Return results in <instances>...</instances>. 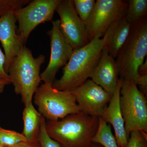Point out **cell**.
Here are the masks:
<instances>
[{"label": "cell", "instance_id": "8", "mask_svg": "<svg viewBox=\"0 0 147 147\" xmlns=\"http://www.w3.org/2000/svg\"><path fill=\"white\" fill-rule=\"evenodd\" d=\"M127 5V1L97 0L85 25L89 42L94 38L103 37L111 24L126 13Z\"/></svg>", "mask_w": 147, "mask_h": 147}, {"label": "cell", "instance_id": "9", "mask_svg": "<svg viewBox=\"0 0 147 147\" xmlns=\"http://www.w3.org/2000/svg\"><path fill=\"white\" fill-rule=\"evenodd\" d=\"M56 11L60 18V26L63 35L73 50L88 44L86 26L76 12L73 0H61Z\"/></svg>", "mask_w": 147, "mask_h": 147}, {"label": "cell", "instance_id": "14", "mask_svg": "<svg viewBox=\"0 0 147 147\" xmlns=\"http://www.w3.org/2000/svg\"><path fill=\"white\" fill-rule=\"evenodd\" d=\"M123 82V79L119 78L115 91L101 117L106 123L113 126L119 147L126 146L128 140L120 107V91Z\"/></svg>", "mask_w": 147, "mask_h": 147}, {"label": "cell", "instance_id": "20", "mask_svg": "<svg viewBox=\"0 0 147 147\" xmlns=\"http://www.w3.org/2000/svg\"><path fill=\"white\" fill-rule=\"evenodd\" d=\"M76 12L86 25L95 6V0H73Z\"/></svg>", "mask_w": 147, "mask_h": 147}, {"label": "cell", "instance_id": "5", "mask_svg": "<svg viewBox=\"0 0 147 147\" xmlns=\"http://www.w3.org/2000/svg\"><path fill=\"white\" fill-rule=\"evenodd\" d=\"M33 98L38 112L47 121L59 120L69 115L80 112L71 92L59 90L51 84H41Z\"/></svg>", "mask_w": 147, "mask_h": 147}, {"label": "cell", "instance_id": "6", "mask_svg": "<svg viewBox=\"0 0 147 147\" xmlns=\"http://www.w3.org/2000/svg\"><path fill=\"white\" fill-rule=\"evenodd\" d=\"M120 91V107L127 137L131 131L147 133V101L145 95L137 85L128 79H123Z\"/></svg>", "mask_w": 147, "mask_h": 147}, {"label": "cell", "instance_id": "18", "mask_svg": "<svg viewBox=\"0 0 147 147\" xmlns=\"http://www.w3.org/2000/svg\"><path fill=\"white\" fill-rule=\"evenodd\" d=\"M125 16L129 22L133 24L147 17V0H129Z\"/></svg>", "mask_w": 147, "mask_h": 147}, {"label": "cell", "instance_id": "26", "mask_svg": "<svg viewBox=\"0 0 147 147\" xmlns=\"http://www.w3.org/2000/svg\"><path fill=\"white\" fill-rule=\"evenodd\" d=\"M147 59L144 63L139 67L138 69V72L139 75L141 76H144L147 75Z\"/></svg>", "mask_w": 147, "mask_h": 147}, {"label": "cell", "instance_id": "27", "mask_svg": "<svg viewBox=\"0 0 147 147\" xmlns=\"http://www.w3.org/2000/svg\"><path fill=\"white\" fill-rule=\"evenodd\" d=\"M10 84V83L9 81L0 76V94L3 93L4 91L5 87Z\"/></svg>", "mask_w": 147, "mask_h": 147}, {"label": "cell", "instance_id": "21", "mask_svg": "<svg viewBox=\"0 0 147 147\" xmlns=\"http://www.w3.org/2000/svg\"><path fill=\"white\" fill-rule=\"evenodd\" d=\"M30 0H0V18L9 13H14L28 5Z\"/></svg>", "mask_w": 147, "mask_h": 147}, {"label": "cell", "instance_id": "1", "mask_svg": "<svg viewBox=\"0 0 147 147\" xmlns=\"http://www.w3.org/2000/svg\"><path fill=\"white\" fill-rule=\"evenodd\" d=\"M147 54V18L132 24L129 35L121 47L115 61L120 78L128 79L141 86L146 94L147 75L141 76L139 67Z\"/></svg>", "mask_w": 147, "mask_h": 147}, {"label": "cell", "instance_id": "22", "mask_svg": "<svg viewBox=\"0 0 147 147\" xmlns=\"http://www.w3.org/2000/svg\"><path fill=\"white\" fill-rule=\"evenodd\" d=\"M125 147H147V133L138 130L131 131Z\"/></svg>", "mask_w": 147, "mask_h": 147}, {"label": "cell", "instance_id": "10", "mask_svg": "<svg viewBox=\"0 0 147 147\" xmlns=\"http://www.w3.org/2000/svg\"><path fill=\"white\" fill-rule=\"evenodd\" d=\"M52 28L47 33L51 44L50 61L45 70L40 74L41 81L45 84L51 85L60 68L68 62L74 50L63 35L59 20L52 21Z\"/></svg>", "mask_w": 147, "mask_h": 147}, {"label": "cell", "instance_id": "23", "mask_svg": "<svg viewBox=\"0 0 147 147\" xmlns=\"http://www.w3.org/2000/svg\"><path fill=\"white\" fill-rule=\"evenodd\" d=\"M45 119L42 117L38 134V139L41 147H61L57 142L47 134L45 129Z\"/></svg>", "mask_w": 147, "mask_h": 147}, {"label": "cell", "instance_id": "24", "mask_svg": "<svg viewBox=\"0 0 147 147\" xmlns=\"http://www.w3.org/2000/svg\"><path fill=\"white\" fill-rule=\"evenodd\" d=\"M5 62V57L4 54L3 53L0 48V76L10 83L8 75L6 73L4 69Z\"/></svg>", "mask_w": 147, "mask_h": 147}, {"label": "cell", "instance_id": "17", "mask_svg": "<svg viewBox=\"0 0 147 147\" xmlns=\"http://www.w3.org/2000/svg\"><path fill=\"white\" fill-rule=\"evenodd\" d=\"M92 143L98 144L103 147H119L110 125L106 123L101 117L99 118L98 127L92 139Z\"/></svg>", "mask_w": 147, "mask_h": 147}, {"label": "cell", "instance_id": "2", "mask_svg": "<svg viewBox=\"0 0 147 147\" xmlns=\"http://www.w3.org/2000/svg\"><path fill=\"white\" fill-rule=\"evenodd\" d=\"M105 39L94 38L82 48L73 50L71 57L63 68V75L55 80L52 86L63 91H71L91 78L105 46Z\"/></svg>", "mask_w": 147, "mask_h": 147}, {"label": "cell", "instance_id": "7", "mask_svg": "<svg viewBox=\"0 0 147 147\" xmlns=\"http://www.w3.org/2000/svg\"><path fill=\"white\" fill-rule=\"evenodd\" d=\"M61 0H34L13 14L18 23L17 34L24 44L32 32L40 24L52 21Z\"/></svg>", "mask_w": 147, "mask_h": 147}, {"label": "cell", "instance_id": "11", "mask_svg": "<svg viewBox=\"0 0 147 147\" xmlns=\"http://www.w3.org/2000/svg\"><path fill=\"white\" fill-rule=\"evenodd\" d=\"M70 92L75 98L80 112L97 118L102 117L112 97L90 79Z\"/></svg>", "mask_w": 147, "mask_h": 147}, {"label": "cell", "instance_id": "4", "mask_svg": "<svg viewBox=\"0 0 147 147\" xmlns=\"http://www.w3.org/2000/svg\"><path fill=\"white\" fill-rule=\"evenodd\" d=\"M45 57L33 56L31 50L23 46L9 69L8 75L16 94L20 95L25 106L32 102L37 89L41 83L40 69Z\"/></svg>", "mask_w": 147, "mask_h": 147}, {"label": "cell", "instance_id": "25", "mask_svg": "<svg viewBox=\"0 0 147 147\" xmlns=\"http://www.w3.org/2000/svg\"><path fill=\"white\" fill-rule=\"evenodd\" d=\"M10 147H41L38 137L32 141L21 142L18 144Z\"/></svg>", "mask_w": 147, "mask_h": 147}, {"label": "cell", "instance_id": "29", "mask_svg": "<svg viewBox=\"0 0 147 147\" xmlns=\"http://www.w3.org/2000/svg\"><path fill=\"white\" fill-rule=\"evenodd\" d=\"M0 147H4L3 146H2V145L1 144V143H0Z\"/></svg>", "mask_w": 147, "mask_h": 147}, {"label": "cell", "instance_id": "28", "mask_svg": "<svg viewBox=\"0 0 147 147\" xmlns=\"http://www.w3.org/2000/svg\"><path fill=\"white\" fill-rule=\"evenodd\" d=\"M92 147H103L100 145L97 144H94V143H92Z\"/></svg>", "mask_w": 147, "mask_h": 147}, {"label": "cell", "instance_id": "15", "mask_svg": "<svg viewBox=\"0 0 147 147\" xmlns=\"http://www.w3.org/2000/svg\"><path fill=\"white\" fill-rule=\"evenodd\" d=\"M125 13L111 24L103 36L105 39V47L109 55L115 59L127 39L132 25L127 19Z\"/></svg>", "mask_w": 147, "mask_h": 147}, {"label": "cell", "instance_id": "12", "mask_svg": "<svg viewBox=\"0 0 147 147\" xmlns=\"http://www.w3.org/2000/svg\"><path fill=\"white\" fill-rule=\"evenodd\" d=\"M16 22L13 13H9L0 18V42L4 50V69L7 74L11 64L25 45L21 37L16 33Z\"/></svg>", "mask_w": 147, "mask_h": 147}, {"label": "cell", "instance_id": "19", "mask_svg": "<svg viewBox=\"0 0 147 147\" xmlns=\"http://www.w3.org/2000/svg\"><path fill=\"white\" fill-rule=\"evenodd\" d=\"M28 141L22 133L0 127V143L4 147L13 146Z\"/></svg>", "mask_w": 147, "mask_h": 147}, {"label": "cell", "instance_id": "16", "mask_svg": "<svg viewBox=\"0 0 147 147\" xmlns=\"http://www.w3.org/2000/svg\"><path fill=\"white\" fill-rule=\"evenodd\" d=\"M42 117L34 107L32 102L25 106L23 113L24 129L22 134L28 141L38 137Z\"/></svg>", "mask_w": 147, "mask_h": 147}, {"label": "cell", "instance_id": "3", "mask_svg": "<svg viewBox=\"0 0 147 147\" xmlns=\"http://www.w3.org/2000/svg\"><path fill=\"white\" fill-rule=\"evenodd\" d=\"M99 118L79 112L62 119L45 122V129L61 147H92Z\"/></svg>", "mask_w": 147, "mask_h": 147}, {"label": "cell", "instance_id": "13", "mask_svg": "<svg viewBox=\"0 0 147 147\" xmlns=\"http://www.w3.org/2000/svg\"><path fill=\"white\" fill-rule=\"evenodd\" d=\"M119 76L115 60L104 47L100 60L91 77V80L113 96L117 86Z\"/></svg>", "mask_w": 147, "mask_h": 147}]
</instances>
